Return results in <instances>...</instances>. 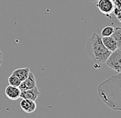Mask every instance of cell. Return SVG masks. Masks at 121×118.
Returning a JSON list of instances; mask_svg holds the SVG:
<instances>
[{"instance_id": "12", "label": "cell", "mask_w": 121, "mask_h": 118, "mask_svg": "<svg viewBox=\"0 0 121 118\" xmlns=\"http://www.w3.org/2000/svg\"><path fill=\"white\" fill-rule=\"evenodd\" d=\"M8 83L10 85L15 86V87H19L22 83V81H20V79L16 76L14 74H11L9 77H8Z\"/></svg>"}, {"instance_id": "14", "label": "cell", "mask_w": 121, "mask_h": 118, "mask_svg": "<svg viewBox=\"0 0 121 118\" xmlns=\"http://www.w3.org/2000/svg\"><path fill=\"white\" fill-rule=\"evenodd\" d=\"M113 13L114 16L118 19H120L121 18V7H116L115 6L113 10Z\"/></svg>"}, {"instance_id": "1", "label": "cell", "mask_w": 121, "mask_h": 118, "mask_svg": "<svg viewBox=\"0 0 121 118\" xmlns=\"http://www.w3.org/2000/svg\"><path fill=\"white\" fill-rule=\"evenodd\" d=\"M97 90L103 103L113 111H121V72L100 83Z\"/></svg>"}, {"instance_id": "7", "label": "cell", "mask_w": 121, "mask_h": 118, "mask_svg": "<svg viewBox=\"0 0 121 118\" xmlns=\"http://www.w3.org/2000/svg\"><path fill=\"white\" fill-rule=\"evenodd\" d=\"M5 94L8 99L11 100H16L20 98L21 89L19 87H15L9 85L5 89Z\"/></svg>"}, {"instance_id": "18", "label": "cell", "mask_w": 121, "mask_h": 118, "mask_svg": "<svg viewBox=\"0 0 121 118\" xmlns=\"http://www.w3.org/2000/svg\"><path fill=\"white\" fill-rule=\"evenodd\" d=\"M118 20H119V21H120V22L121 23V19H118Z\"/></svg>"}, {"instance_id": "15", "label": "cell", "mask_w": 121, "mask_h": 118, "mask_svg": "<svg viewBox=\"0 0 121 118\" xmlns=\"http://www.w3.org/2000/svg\"><path fill=\"white\" fill-rule=\"evenodd\" d=\"M116 7H121V0H113Z\"/></svg>"}, {"instance_id": "2", "label": "cell", "mask_w": 121, "mask_h": 118, "mask_svg": "<svg viewBox=\"0 0 121 118\" xmlns=\"http://www.w3.org/2000/svg\"><path fill=\"white\" fill-rule=\"evenodd\" d=\"M86 53L95 63H105L112 52L103 43L102 38L97 33H93L86 42Z\"/></svg>"}, {"instance_id": "13", "label": "cell", "mask_w": 121, "mask_h": 118, "mask_svg": "<svg viewBox=\"0 0 121 118\" xmlns=\"http://www.w3.org/2000/svg\"><path fill=\"white\" fill-rule=\"evenodd\" d=\"M113 31H114V27H113L110 26V25L106 26L105 27H103V30H101V36L103 37L111 36L113 34Z\"/></svg>"}, {"instance_id": "9", "label": "cell", "mask_w": 121, "mask_h": 118, "mask_svg": "<svg viewBox=\"0 0 121 118\" xmlns=\"http://www.w3.org/2000/svg\"><path fill=\"white\" fill-rule=\"evenodd\" d=\"M102 41H103V44L105 45V46L111 52L114 51L115 50H116L118 49L117 43L112 36L103 37L102 38Z\"/></svg>"}, {"instance_id": "3", "label": "cell", "mask_w": 121, "mask_h": 118, "mask_svg": "<svg viewBox=\"0 0 121 118\" xmlns=\"http://www.w3.org/2000/svg\"><path fill=\"white\" fill-rule=\"evenodd\" d=\"M105 64L110 69L121 72V48H118L114 51L112 52L109 57L106 60Z\"/></svg>"}, {"instance_id": "5", "label": "cell", "mask_w": 121, "mask_h": 118, "mask_svg": "<svg viewBox=\"0 0 121 118\" xmlns=\"http://www.w3.org/2000/svg\"><path fill=\"white\" fill-rule=\"evenodd\" d=\"M40 95V91L36 86L35 88L26 90H21L20 98L22 99H28L32 100H36Z\"/></svg>"}, {"instance_id": "16", "label": "cell", "mask_w": 121, "mask_h": 118, "mask_svg": "<svg viewBox=\"0 0 121 118\" xmlns=\"http://www.w3.org/2000/svg\"><path fill=\"white\" fill-rule=\"evenodd\" d=\"M2 59H3V53H1V50H0V66L2 63Z\"/></svg>"}, {"instance_id": "10", "label": "cell", "mask_w": 121, "mask_h": 118, "mask_svg": "<svg viewBox=\"0 0 121 118\" xmlns=\"http://www.w3.org/2000/svg\"><path fill=\"white\" fill-rule=\"evenodd\" d=\"M30 72V68L28 67H26V68H20L15 69L12 74L17 76L20 79V81H23L28 76Z\"/></svg>"}, {"instance_id": "17", "label": "cell", "mask_w": 121, "mask_h": 118, "mask_svg": "<svg viewBox=\"0 0 121 118\" xmlns=\"http://www.w3.org/2000/svg\"><path fill=\"white\" fill-rule=\"evenodd\" d=\"M91 1H92V2H94V3H96L97 1H98V0H90Z\"/></svg>"}, {"instance_id": "4", "label": "cell", "mask_w": 121, "mask_h": 118, "mask_svg": "<svg viewBox=\"0 0 121 118\" xmlns=\"http://www.w3.org/2000/svg\"><path fill=\"white\" fill-rule=\"evenodd\" d=\"M96 6L102 14L107 16L113 12L115 8L113 0H98Z\"/></svg>"}, {"instance_id": "11", "label": "cell", "mask_w": 121, "mask_h": 118, "mask_svg": "<svg viewBox=\"0 0 121 118\" xmlns=\"http://www.w3.org/2000/svg\"><path fill=\"white\" fill-rule=\"evenodd\" d=\"M112 36L116 40L118 48H121V27H114V31Z\"/></svg>"}, {"instance_id": "6", "label": "cell", "mask_w": 121, "mask_h": 118, "mask_svg": "<svg viewBox=\"0 0 121 118\" xmlns=\"http://www.w3.org/2000/svg\"><path fill=\"white\" fill-rule=\"evenodd\" d=\"M36 86H37V83H36L35 76L32 72H30L28 76L25 80L22 81L19 88L21 90H26V89L33 88Z\"/></svg>"}, {"instance_id": "8", "label": "cell", "mask_w": 121, "mask_h": 118, "mask_svg": "<svg viewBox=\"0 0 121 118\" xmlns=\"http://www.w3.org/2000/svg\"><path fill=\"white\" fill-rule=\"evenodd\" d=\"M20 107L23 111L27 113H31L36 110L37 104L35 100L28 99H22L20 102Z\"/></svg>"}]
</instances>
